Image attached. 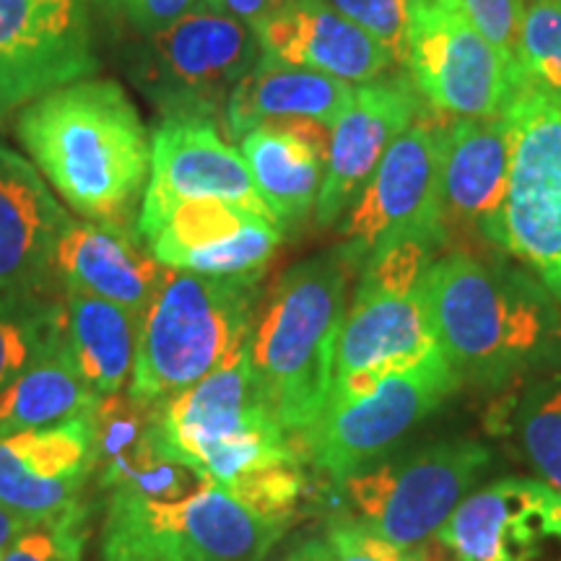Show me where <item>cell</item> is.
<instances>
[{
	"label": "cell",
	"mask_w": 561,
	"mask_h": 561,
	"mask_svg": "<svg viewBox=\"0 0 561 561\" xmlns=\"http://www.w3.org/2000/svg\"><path fill=\"white\" fill-rule=\"evenodd\" d=\"M517 434L543 483L561 494V380L536 385L517 405Z\"/></svg>",
	"instance_id": "f546056e"
},
{
	"label": "cell",
	"mask_w": 561,
	"mask_h": 561,
	"mask_svg": "<svg viewBox=\"0 0 561 561\" xmlns=\"http://www.w3.org/2000/svg\"><path fill=\"white\" fill-rule=\"evenodd\" d=\"M401 62L421 102L453 121L502 115L523 87L462 0H409Z\"/></svg>",
	"instance_id": "ba28073f"
},
{
	"label": "cell",
	"mask_w": 561,
	"mask_h": 561,
	"mask_svg": "<svg viewBox=\"0 0 561 561\" xmlns=\"http://www.w3.org/2000/svg\"><path fill=\"white\" fill-rule=\"evenodd\" d=\"M87 546V510L34 525L5 549L0 561H81Z\"/></svg>",
	"instance_id": "d6a6232c"
},
{
	"label": "cell",
	"mask_w": 561,
	"mask_h": 561,
	"mask_svg": "<svg viewBox=\"0 0 561 561\" xmlns=\"http://www.w3.org/2000/svg\"><path fill=\"white\" fill-rule=\"evenodd\" d=\"M240 151L265 203L284 224H299L318 203L325 180L331 125L271 123L240 138Z\"/></svg>",
	"instance_id": "603a6c76"
},
{
	"label": "cell",
	"mask_w": 561,
	"mask_h": 561,
	"mask_svg": "<svg viewBox=\"0 0 561 561\" xmlns=\"http://www.w3.org/2000/svg\"><path fill=\"white\" fill-rule=\"evenodd\" d=\"M0 559H3V553H0Z\"/></svg>",
	"instance_id": "ab89813d"
},
{
	"label": "cell",
	"mask_w": 561,
	"mask_h": 561,
	"mask_svg": "<svg viewBox=\"0 0 561 561\" xmlns=\"http://www.w3.org/2000/svg\"><path fill=\"white\" fill-rule=\"evenodd\" d=\"M489 458L486 447L476 442H445L405 460L351 473L343 486L362 523L411 551L432 541L450 520Z\"/></svg>",
	"instance_id": "7c38bea8"
},
{
	"label": "cell",
	"mask_w": 561,
	"mask_h": 561,
	"mask_svg": "<svg viewBox=\"0 0 561 561\" xmlns=\"http://www.w3.org/2000/svg\"><path fill=\"white\" fill-rule=\"evenodd\" d=\"M354 87L310 68L284 66L261 55L255 68L231 91L224 130L240 140L271 123L314 121L335 125L354 100Z\"/></svg>",
	"instance_id": "cb8c5ba5"
},
{
	"label": "cell",
	"mask_w": 561,
	"mask_h": 561,
	"mask_svg": "<svg viewBox=\"0 0 561 561\" xmlns=\"http://www.w3.org/2000/svg\"><path fill=\"white\" fill-rule=\"evenodd\" d=\"M458 385L460 377L434 348L424 359L388 371L364 396L328 403L318 424L299 442L322 471L346 481L439 409Z\"/></svg>",
	"instance_id": "8fae6325"
},
{
	"label": "cell",
	"mask_w": 561,
	"mask_h": 561,
	"mask_svg": "<svg viewBox=\"0 0 561 561\" xmlns=\"http://www.w3.org/2000/svg\"><path fill=\"white\" fill-rule=\"evenodd\" d=\"M185 201H224L284 229L257 191L242 151L221 136L210 117H159L151 133V172L138 210V234L149 237Z\"/></svg>",
	"instance_id": "5bb4252c"
},
{
	"label": "cell",
	"mask_w": 561,
	"mask_h": 561,
	"mask_svg": "<svg viewBox=\"0 0 561 561\" xmlns=\"http://www.w3.org/2000/svg\"><path fill=\"white\" fill-rule=\"evenodd\" d=\"M62 325L76 367L96 396L121 392L133 377L140 320L125 307L66 291Z\"/></svg>",
	"instance_id": "484cf974"
},
{
	"label": "cell",
	"mask_w": 561,
	"mask_h": 561,
	"mask_svg": "<svg viewBox=\"0 0 561 561\" xmlns=\"http://www.w3.org/2000/svg\"><path fill=\"white\" fill-rule=\"evenodd\" d=\"M468 16L491 45L517 68V37L525 16V0H462Z\"/></svg>",
	"instance_id": "e575fe53"
},
{
	"label": "cell",
	"mask_w": 561,
	"mask_h": 561,
	"mask_svg": "<svg viewBox=\"0 0 561 561\" xmlns=\"http://www.w3.org/2000/svg\"><path fill=\"white\" fill-rule=\"evenodd\" d=\"M96 70L89 0H0V125Z\"/></svg>",
	"instance_id": "4fadbf2b"
},
{
	"label": "cell",
	"mask_w": 561,
	"mask_h": 561,
	"mask_svg": "<svg viewBox=\"0 0 561 561\" xmlns=\"http://www.w3.org/2000/svg\"><path fill=\"white\" fill-rule=\"evenodd\" d=\"M286 530L221 483L178 504L110 491L104 561H263Z\"/></svg>",
	"instance_id": "8992f818"
},
{
	"label": "cell",
	"mask_w": 561,
	"mask_h": 561,
	"mask_svg": "<svg viewBox=\"0 0 561 561\" xmlns=\"http://www.w3.org/2000/svg\"><path fill=\"white\" fill-rule=\"evenodd\" d=\"M517 73L525 89L561 104V0H530L525 9Z\"/></svg>",
	"instance_id": "f1b7e54d"
},
{
	"label": "cell",
	"mask_w": 561,
	"mask_h": 561,
	"mask_svg": "<svg viewBox=\"0 0 561 561\" xmlns=\"http://www.w3.org/2000/svg\"><path fill=\"white\" fill-rule=\"evenodd\" d=\"M201 3L224 13V16H231L242 21V24L252 26V30H257L265 19H271L273 13L286 3V0H201Z\"/></svg>",
	"instance_id": "8d00e7d4"
},
{
	"label": "cell",
	"mask_w": 561,
	"mask_h": 561,
	"mask_svg": "<svg viewBox=\"0 0 561 561\" xmlns=\"http://www.w3.org/2000/svg\"><path fill=\"white\" fill-rule=\"evenodd\" d=\"M16 136L81 219L136 227L151 138L121 83L83 79L39 96L19 112Z\"/></svg>",
	"instance_id": "6da1fadb"
},
{
	"label": "cell",
	"mask_w": 561,
	"mask_h": 561,
	"mask_svg": "<svg viewBox=\"0 0 561 561\" xmlns=\"http://www.w3.org/2000/svg\"><path fill=\"white\" fill-rule=\"evenodd\" d=\"M30 528H34L30 520H24L16 512H11L9 507L0 504V553H5V549H9L11 543H16Z\"/></svg>",
	"instance_id": "74e56055"
},
{
	"label": "cell",
	"mask_w": 561,
	"mask_h": 561,
	"mask_svg": "<svg viewBox=\"0 0 561 561\" xmlns=\"http://www.w3.org/2000/svg\"><path fill=\"white\" fill-rule=\"evenodd\" d=\"M510 117H460L442 128L439 216L442 229L479 231L489 240L510 191Z\"/></svg>",
	"instance_id": "d6986e66"
},
{
	"label": "cell",
	"mask_w": 561,
	"mask_h": 561,
	"mask_svg": "<svg viewBox=\"0 0 561 561\" xmlns=\"http://www.w3.org/2000/svg\"><path fill=\"white\" fill-rule=\"evenodd\" d=\"M460 561H561V494L502 479L466 496L437 533Z\"/></svg>",
	"instance_id": "9a60e30c"
},
{
	"label": "cell",
	"mask_w": 561,
	"mask_h": 561,
	"mask_svg": "<svg viewBox=\"0 0 561 561\" xmlns=\"http://www.w3.org/2000/svg\"><path fill=\"white\" fill-rule=\"evenodd\" d=\"M512 125L510 191L489 242L507 250L561 301V104L520 87Z\"/></svg>",
	"instance_id": "9c48e42d"
},
{
	"label": "cell",
	"mask_w": 561,
	"mask_h": 561,
	"mask_svg": "<svg viewBox=\"0 0 561 561\" xmlns=\"http://www.w3.org/2000/svg\"><path fill=\"white\" fill-rule=\"evenodd\" d=\"M328 3L382 42L401 62L405 26H409V0H328Z\"/></svg>",
	"instance_id": "836d02e7"
},
{
	"label": "cell",
	"mask_w": 561,
	"mask_h": 561,
	"mask_svg": "<svg viewBox=\"0 0 561 561\" xmlns=\"http://www.w3.org/2000/svg\"><path fill=\"white\" fill-rule=\"evenodd\" d=\"M96 396L76 367L66 341V325L30 367L0 390V437L45 430L68 419L91 416Z\"/></svg>",
	"instance_id": "d4e9b609"
},
{
	"label": "cell",
	"mask_w": 561,
	"mask_h": 561,
	"mask_svg": "<svg viewBox=\"0 0 561 561\" xmlns=\"http://www.w3.org/2000/svg\"><path fill=\"white\" fill-rule=\"evenodd\" d=\"M257 278L167 268L140 320L130 398L159 405L193 388L248 348Z\"/></svg>",
	"instance_id": "277c9868"
},
{
	"label": "cell",
	"mask_w": 561,
	"mask_h": 561,
	"mask_svg": "<svg viewBox=\"0 0 561 561\" xmlns=\"http://www.w3.org/2000/svg\"><path fill=\"white\" fill-rule=\"evenodd\" d=\"M237 500H242L257 515L268 517V520L289 525L291 512L305 494V471H301V460H280L268 468L244 476L229 486Z\"/></svg>",
	"instance_id": "4dcf8cb0"
},
{
	"label": "cell",
	"mask_w": 561,
	"mask_h": 561,
	"mask_svg": "<svg viewBox=\"0 0 561 561\" xmlns=\"http://www.w3.org/2000/svg\"><path fill=\"white\" fill-rule=\"evenodd\" d=\"M62 331V305L47 294L0 291V390Z\"/></svg>",
	"instance_id": "83f0119b"
},
{
	"label": "cell",
	"mask_w": 561,
	"mask_h": 561,
	"mask_svg": "<svg viewBox=\"0 0 561 561\" xmlns=\"http://www.w3.org/2000/svg\"><path fill=\"white\" fill-rule=\"evenodd\" d=\"M261 55L252 26L198 3L167 30L136 42L128 73L161 117H210L224 128L231 91Z\"/></svg>",
	"instance_id": "52a82bcc"
},
{
	"label": "cell",
	"mask_w": 561,
	"mask_h": 561,
	"mask_svg": "<svg viewBox=\"0 0 561 561\" xmlns=\"http://www.w3.org/2000/svg\"><path fill=\"white\" fill-rule=\"evenodd\" d=\"M96 24L117 37L146 39L198 5V0H89Z\"/></svg>",
	"instance_id": "1f68e13d"
},
{
	"label": "cell",
	"mask_w": 561,
	"mask_h": 561,
	"mask_svg": "<svg viewBox=\"0 0 561 561\" xmlns=\"http://www.w3.org/2000/svg\"><path fill=\"white\" fill-rule=\"evenodd\" d=\"M94 471L89 416L0 437V504L32 525L81 510V489Z\"/></svg>",
	"instance_id": "e0dca14e"
},
{
	"label": "cell",
	"mask_w": 561,
	"mask_h": 561,
	"mask_svg": "<svg viewBox=\"0 0 561 561\" xmlns=\"http://www.w3.org/2000/svg\"><path fill=\"white\" fill-rule=\"evenodd\" d=\"M68 221L32 159L0 144V291L47 294Z\"/></svg>",
	"instance_id": "ffe728a7"
},
{
	"label": "cell",
	"mask_w": 561,
	"mask_h": 561,
	"mask_svg": "<svg viewBox=\"0 0 561 561\" xmlns=\"http://www.w3.org/2000/svg\"><path fill=\"white\" fill-rule=\"evenodd\" d=\"M424 294L434 339L460 382H502L561 339L559 314L546 294L466 250L426 268Z\"/></svg>",
	"instance_id": "7a4b0ae2"
},
{
	"label": "cell",
	"mask_w": 561,
	"mask_h": 561,
	"mask_svg": "<svg viewBox=\"0 0 561 561\" xmlns=\"http://www.w3.org/2000/svg\"><path fill=\"white\" fill-rule=\"evenodd\" d=\"M442 115L424 112L385 153L341 224L343 257L364 268L377 252L401 240L445 242L439 216Z\"/></svg>",
	"instance_id": "30bf717a"
},
{
	"label": "cell",
	"mask_w": 561,
	"mask_h": 561,
	"mask_svg": "<svg viewBox=\"0 0 561 561\" xmlns=\"http://www.w3.org/2000/svg\"><path fill=\"white\" fill-rule=\"evenodd\" d=\"M421 96L409 79H377L362 83L354 100L331 130L325 180L314 216L320 227L339 221L392 144L421 115Z\"/></svg>",
	"instance_id": "ac0fdd59"
},
{
	"label": "cell",
	"mask_w": 561,
	"mask_h": 561,
	"mask_svg": "<svg viewBox=\"0 0 561 561\" xmlns=\"http://www.w3.org/2000/svg\"><path fill=\"white\" fill-rule=\"evenodd\" d=\"M280 561H333L328 541H307L286 553Z\"/></svg>",
	"instance_id": "f35d334b"
},
{
	"label": "cell",
	"mask_w": 561,
	"mask_h": 561,
	"mask_svg": "<svg viewBox=\"0 0 561 561\" xmlns=\"http://www.w3.org/2000/svg\"><path fill=\"white\" fill-rule=\"evenodd\" d=\"M255 219L257 214L252 210L224 201H185L167 214V219L146 237V242L164 268H178L187 255L229 240Z\"/></svg>",
	"instance_id": "4316f807"
},
{
	"label": "cell",
	"mask_w": 561,
	"mask_h": 561,
	"mask_svg": "<svg viewBox=\"0 0 561 561\" xmlns=\"http://www.w3.org/2000/svg\"><path fill=\"white\" fill-rule=\"evenodd\" d=\"M434 348L439 346L426 307L424 280L409 291L380 289L359 280L354 305L341 325L328 403L364 396L388 371L409 367Z\"/></svg>",
	"instance_id": "2e32d148"
},
{
	"label": "cell",
	"mask_w": 561,
	"mask_h": 561,
	"mask_svg": "<svg viewBox=\"0 0 561 561\" xmlns=\"http://www.w3.org/2000/svg\"><path fill=\"white\" fill-rule=\"evenodd\" d=\"M140 240L136 227L70 216L55 250V280L66 291L107 299L144 320L167 268Z\"/></svg>",
	"instance_id": "7402d4cb"
},
{
	"label": "cell",
	"mask_w": 561,
	"mask_h": 561,
	"mask_svg": "<svg viewBox=\"0 0 561 561\" xmlns=\"http://www.w3.org/2000/svg\"><path fill=\"white\" fill-rule=\"evenodd\" d=\"M325 541L333 561H413L411 551L390 543L367 523H335Z\"/></svg>",
	"instance_id": "d590c367"
},
{
	"label": "cell",
	"mask_w": 561,
	"mask_h": 561,
	"mask_svg": "<svg viewBox=\"0 0 561 561\" xmlns=\"http://www.w3.org/2000/svg\"><path fill=\"white\" fill-rule=\"evenodd\" d=\"M351 271L341 250L297 263L273 284L263 312L252 322V369L294 439L318 424L331 398Z\"/></svg>",
	"instance_id": "3957f363"
},
{
	"label": "cell",
	"mask_w": 561,
	"mask_h": 561,
	"mask_svg": "<svg viewBox=\"0 0 561 561\" xmlns=\"http://www.w3.org/2000/svg\"><path fill=\"white\" fill-rule=\"evenodd\" d=\"M265 58L310 68L346 83H371L396 62L377 42L328 0H286L255 30Z\"/></svg>",
	"instance_id": "44dd1931"
},
{
	"label": "cell",
	"mask_w": 561,
	"mask_h": 561,
	"mask_svg": "<svg viewBox=\"0 0 561 561\" xmlns=\"http://www.w3.org/2000/svg\"><path fill=\"white\" fill-rule=\"evenodd\" d=\"M157 419L172 450L227 489L273 462L307 458L273 413L248 348L206 380L159 403Z\"/></svg>",
	"instance_id": "5b68a950"
}]
</instances>
